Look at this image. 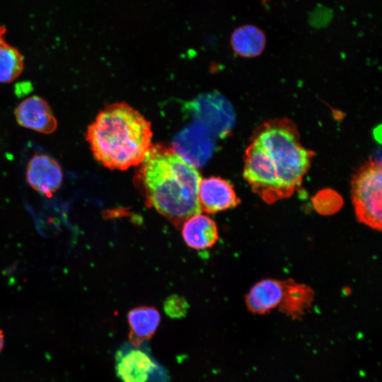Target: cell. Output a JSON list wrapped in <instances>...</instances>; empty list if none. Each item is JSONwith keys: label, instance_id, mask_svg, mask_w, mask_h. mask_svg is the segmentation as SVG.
<instances>
[{"label": "cell", "instance_id": "9a60e30c", "mask_svg": "<svg viewBox=\"0 0 382 382\" xmlns=\"http://www.w3.org/2000/svg\"><path fill=\"white\" fill-rule=\"evenodd\" d=\"M265 44L264 32L253 25L237 28L231 37V45L235 53L244 57H254L260 54Z\"/></svg>", "mask_w": 382, "mask_h": 382}, {"label": "cell", "instance_id": "e0dca14e", "mask_svg": "<svg viewBox=\"0 0 382 382\" xmlns=\"http://www.w3.org/2000/svg\"><path fill=\"white\" fill-rule=\"evenodd\" d=\"M316 209L323 214L337 212L342 206V199L335 191L325 189L319 191L313 199Z\"/></svg>", "mask_w": 382, "mask_h": 382}, {"label": "cell", "instance_id": "ffe728a7", "mask_svg": "<svg viewBox=\"0 0 382 382\" xmlns=\"http://www.w3.org/2000/svg\"><path fill=\"white\" fill-rule=\"evenodd\" d=\"M4 33H5V29L2 26H0V43L4 41Z\"/></svg>", "mask_w": 382, "mask_h": 382}, {"label": "cell", "instance_id": "7c38bea8", "mask_svg": "<svg viewBox=\"0 0 382 382\" xmlns=\"http://www.w3.org/2000/svg\"><path fill=\"white\" fill-rule=\"evenodd\" d=\"M182 236L185 243L195 250H204L213 246L219 238L214 221L209 216L197 213L183 222Z\"/></svg>", "mask_w": 382, "mask_h": 382}, {"label": "cell", "instance_id": "8992f818", "mask_svg": "<svg viewBox=\"0 0 382 382\" xmlns=\"http://www.w3.org/2000/svg\"><path fill=\"white\" fill-rule=\"evenodd\" d=\"M195 122L211 135L224 137L235 123V114L229 102L219 93L199 96L189 104Z\"/></svg>", "mask_w": 382, "mask_h": 382}, {"label": "cell", "instance_id": "ac0fdd59", "mask_svg": "<svg viewBox=\"0 0 382 382\" xmlns=\"http://www.w3.org/2000/svg\"><path fill=\"white\" fill-rule=\"evenodd\" d=\"M190 308L186 299L177 294L168 296L163 303L165 313L172 319L184 318Z\"/></svg>", "mask_w": 382, "mask_h": 382}, {"label": "cell", "instance_id": "52a82bcc", "mask_svg": "<svg viewBox=\"0 0 382 382\" xmlns=\"http://www.w3.org/2000/svg\"><path fill=\"white\" fill-rule=\"evenodd\" d=\"M173 146L178 155L196 168L202 166L209 160L214 149V141L212 135L196 122L178 134Z\"/></svg>", "mask_w": 382, "mask_h": 382}, {"label": "cell", "instance_id": "2e32d148", "mask_svg": "<svg viewBox=\"0 0 382 382\" xmlns=\"http://www.w3.org/2000/svg\"><path fill=\"white\" fill-rule=\"evenodd\" d=\"M23 58L20 52L5 41L0 43V83L16 80L23 70Z\"/></svg>", "mask_w": 382, "mask_h": 382}, {"label": "cell", "instance_id": "277c9868", "mask_svg": "<svg viewBox=\"0 0 382 382\" xmlns=\"http://www.w3.org/2000/svg\"><path fill=\"white\" fill-rule=\"evenodd\" d=\"M381 162L371 160L364 163L352 180V196L357 219L374 229H381Z\"/></svg>", "mask_w": 382, "mask_h": 382}, {"label": "cell", "instance_id": "9c48e42d", "mask_svg": "<svg viewBox=\"0 0 382 382\" xmlns=\"http://www.w3.org/2000/svg\"><path fill=\"white\" fill-rule=\"evenodd\" d=\"M197 199L200 211L211 214L236 207L240 203L233 185L215 176L201 179Z\"/></svg>", "mask_w": 382, "mask_h": 382}, {"label": "cell", "instance_id": "d6986e66", "mask_svg": "<svg viewBox=\"0 0 382 382\" xmlns=\"http://www.w3.org/2000/svg\"><path fill=\"white\" fill-rule=\"evenodd\" d=\"M4 345V336L3 331L0 329V352L2 351Z\"/></svg>", "mask_w": 382, "mask_h": 382}, {"label": "cell", "instance_id": "5bb4252c", "mask_svg": "<svg viewBox=\"0 0 382 382\" xmlns=\"http://www.w3.org/2000/svg\"><path fill=\"white\" fill-rule=\"evenodd\" d=\"M313 296L309 286L296 283L292 279L285 280L279 310L293 319L299 318L311 307Z\"/></svg>", "mask_w": 382, "mask_h": 382}, {"label": "cell", "instance_id": "ba28073f", "mask_svg": "<svg viewBox=\"0 0 382 382\" xmlns=\"http://www.w3.org/2000/svg\"><path fill=\"white\" fill-rule=\"evenodd\" d=\"M25 178L33 190L51 197L62 185L63 171L59 163L52 156L36 154L27 164Z\"/></svg>", "mask_w": 382, "mask_h": 382}, {"label": "cell", "instance_id": "5b68a950", "mask_svg": "<svg viewBox=\"0 0 382 382\" xmlns=\"http://www.w3.org/2000/svg\"><path fill=\"white\" fill-rule=\"evenodd\" d=\"M116 376L122 382H168V374L147 344H122L115 355Z\"/></svg>", "mask_w": 382, "mask_h": 382}, {"label": "cell", "instance_id": "30bf717a", "mask_svg": "<svg viewBox=\"0 0 382 382\" xmlns=\"http://www.w3.org/2000/svg\"><path fill=\"white\" fill-rule=\"evenodd\" d=\"M14 114L21 126L40 133L51 134L57 127V121L50 106L37 96L22 100L16 108Z\"/></svg>", "mask_w": 382, "mask_h": 382}, {"label": "cell", "instance_id": "4fadbf2b", "mask_svg": "<svg viewBox=\"0 0 382 382\" xmlns=\"http://www.w3.org/2000/svg\"><path fill=\"white\" fill-rule=\"evenodd\" d=\"M127 322L129 326L128 342L138 347L154 335L161 323V315L153 306H139L128 312Z\"/></svg>", "mask_w": 382, "mask_h": 382}, {"label": "cell", "instance_id": "6da1fadb", "mask_svg": "<svg viewBox=\"0 0 382 382\" xmlns=\"http://www.w3.org/2000/svg\"><path fill=\"white\" fill-rule=\"evenodd\" d=\"M141 164L138 183L149 207L177 226L200 212L196 168L161 145L152 146Z\"/></svg>", "mask_w": 382, "mask_h": 382}, {"label": "cell", "instance_id": "3957f363", "mask_svg": "<svg viewBox=\"0 0 382 382\" xmlns=\"http://www.w3.org/2000/svg\"><path fill=\"white\" fill-rule=\"evenodd\" d=\"M248 147L276 188L279 199L290 197L300 186L314 155L302 146L296 125L288 118L262 123Z\"/></svg>", "mask_w": 382, "mask_h": 382}, {"label": "cell", "instance_id": "8fae6325", "mask_svg": "<svg viewBox=\"0 0 382 382\" xmlns=\"http://www.w3.org/2000/svg\"><path fill=\"white\" fill-rule=\"evenodd\" d=\"M284 291V281L273 279L261 280L247 294V308L255 314H266L280 305Z\"/></svg>", "mask_w": 382, "mask_h": 382}, {"label": "cell", "instance_id": "7a4b0ae2", "mask_svg": "<svg viewBox=\"0 0 382 382\" xmlns=\"http://www.w3.org/2000/svg\"><path fill=\"white\" fill-rule=\"evenodd\" d=\"M86 139L94 158L110 169L141 164L152 146L151 123L124 103L102 110L88 127Z\"/></svg>", "mask_w": 382, "mask_h": 382}]
</instances>
